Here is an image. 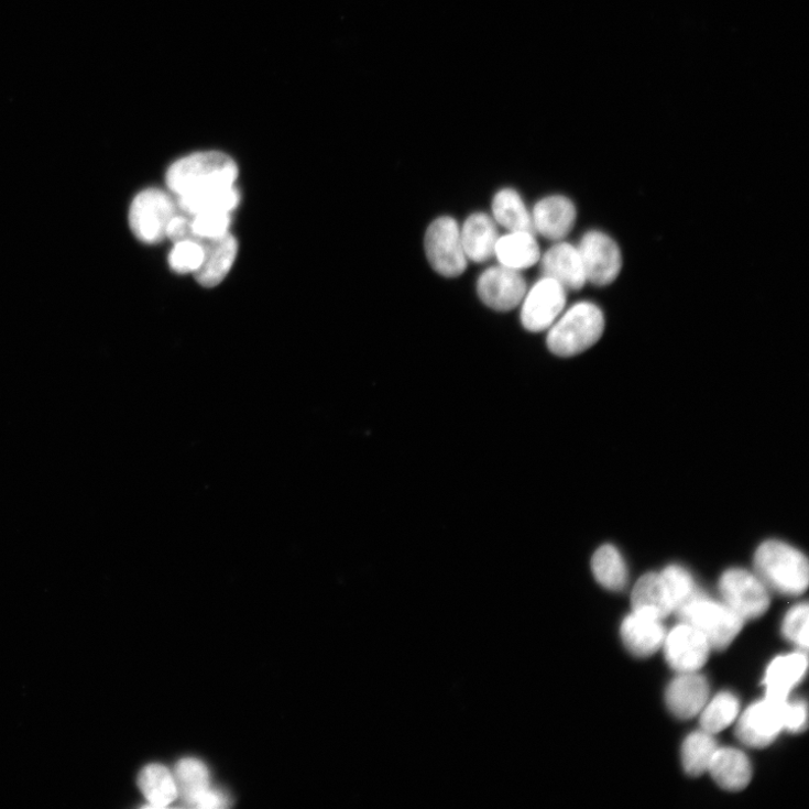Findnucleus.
Masks as SVG:
<instances>
[{
	"label": "nucleus",
	"instance_id": "4be33fe9",
	"mask_svg": "<svg viewBox=\"0 0 809 809\" xmlns=\"http://www.w3.org/2000/svg\"><path fill=\"white\" fill-rule=\"evenodd\" d=\"M709 772L717 784L729 791L744 789L752 778V768L746 755L731 747L718 748Z\"/></svg>",
	"mask_w": 809,
	"mask_h": 809
},
{
	"label": "nucleus",
	"instance_id": "72a5a7b5",
	"mask_svg": "<svg viewBox=\"0 0 809 809\" xmlns=\"http://www.w3.org/2000/svg\"><path fill=\"white\" fill-rule=\"evenodd\" d=\"M807 728V707L802 701L785 706V729L790 732H801Z\"/></svg>",
	"mask_w": 809,
	"mask_h": 809
},
{
	"label": "nucleus",
	"instance_id": "f03ea898",
	"mask_svg": "<svg viewBox=\"0 0 809 809\" xmlns=\"http://www.w3.org/2000/svg\"><path fill=\"white\" fill-rule=\"evenodd\" d=\"M604 330L605 316L602 309L595 304L581 302L553 324L547 345L558 357H575L597 345Z\"/></svg>",
	"mask_w": 809,
	"mask_h": 809
},
{
	"label": "nucleus",
	"instance_id": "6e6552de",
	"mask_svg": "<svg viewBox=\"0 0 809 809\" xmlns=\"http://www.w3.org/2000/svg\"><path fill=\"white\" fill-rule=\"evenodd\" d=\"M587 282L608 286L619 277L623 259L617 243L600 231L586 233L578 247Z\"/></svg>",
	"mask_w": 809,
	"mask_h": 809
},
{
	"label": "nucleus",
	"instance_id": "412c9836",
	"mask_svg": "<svg viewBox=\"0 0 809 809\" xmlns=\"http://www.w3.org/2000/svg\"><path fill=\"white\" fill-rule=\"evenodd\" d=\"M633 612L656 620L666 619L674 612L671 601L660 573H646L632 591Z\"/></svg>",
	"mask_w": 809,
	"mask_h": 809
},
{
	"label": "nucleus",
	"instance_id": "20e7f679",
	"mask_svg": "<svg viewBox=\"0 0 809 809\" xmlns=\"http://www.w3.org/2000/svg\"><path fill=\"white\" fill-rule=\"evenodd\" d=\"M680 619L704 635L711 649H726L743 627L744 620L725 604H719L700 593L678 613Z\"/></svg>",
	"mask_w": 809,
	"mask_h": 809
},
{
	"label": "nucleus",
	"instance_id": "6ab92c4d",
	"mask_svg": "<svg viewBox=\"0 0 809 809\" xmlns=\"http://www.w3.org/2000/svg\"><path fill=\"white\" fill-rule=\"evenodd\" d=\"M460 236L467 259L482 263L495 255L500 237L489 215L483 212L470 215L460 230Z\"/></svg>",
	"mask_w": 809,
	"mask_h": 809
},
{
	"label": "nucleus",
	"instance_id": "f257e3e1",
	"mask_svg": "<svg viewBox=\"0 0 809 809\" xmlns=\"http://www.w3.org/2000/svg\"><path fill=\"white\" fill-rule=\"evenodd\" d=\"M239 176L236 161L221 152H200L175 162L166 176L168 188L178 197L218 187L234 186Z\"/></svg>",
	"mask_w": 809,
	"mask_h": 809
},
{
	"label": "nucleus",
	"instance_id": "f8f14e48",
	"mask_svg": "<svg viewBox=\"0 0 809 809\" xmlns=\"http://www.w3.org/2000/svg\"><path fill=\"white\" fill-rule=\"evenodd\" d=\"M477 292L484 305L499 311H509L523 302L526 283L518 270L501 264L482 273Z\"/></svg>",
	"mask_w": 809,
	"mask_h": 809
},
{
	"label": "nucleus",
	"instance_id": "5701e85b",
	"mask_svg": "<svg viewBox=\"0 0 809 809\" xmlns=\"http://www.w3.org/2000/svg\"><path fill=\"white\" fill-rule=\"evenodd\" d=\"M240 201V192L236 186H228L178 197V207L190 216L208 212L231 214Z\"/></svg>",
	"mask_w": 809,
	"mask_h": 809
},
{
	"label": "nucleus",
	"instance_id": "0eeeda50",
	"mask_svg": "<svg viewBox=\"0 0 809 809\" xmlns=\"http://www.w3.org/2000/svg\"><path fill=\"white\" fill-rule=\"evenodd\" d=\"M720 590L725 605L745 620L763 616L769 609L770 599L763 580L743 569H730L720 580Z\"/></svg>",
	"mask_w": 809,
	"mask_h": 809
},
{
	"label": "nucleus",
	"instance_id": "393cba45",
	"mask_svg": "<svg viewBox=\"0 0 809 809\" xmlns=\"http://www.w3.org/2000/svg\"><path fill=\"white\" fill-rule=\"evenodd\" d=\"M138 785L150 802L145 807H166L178 798L174 774L162 765L153 764L144 767L139 775Z\"/></svg>",
	"mask_w": 809,
	"mask_h": 809
},
{
	"label": "nucleus",
	"instance_id": "cd10ccee",
	"mask_svg": "<svg viewBox=\"0 0 809 809\" xmlns=\"http://www.w3.org/2000/svg\"><path fill=\"white\" fill-rule=\"evenodd\" d=\"M591 570L597 580L610 590L619 591L626 586V565L614 546L605 545L593 555Z\"/></svg>",
	"mask_w": 809,
	"mask_h": 809
},
{
	"label": "nucleus",
	"instance_id": "f3484780",
	"mask_svg": "<svg viewBox=\"0 0 809 809\" xmlns=\"http://www.w3.org/2000/svg\"><path fill=\"white\" fill-rule=\"evenodd\" d=\"M621 634L627 651L638 658L655 655L666 638L662 621L634 612L623 621Z\"/></svg>",
	"mask_w": 809,
	"mask_h": 809
},
{
	"label": "nucleus",
	"instance_id": "2f4dec72",
	"mask_svg": "<svg viewBox=\"0 0 809 809\" xmlns=\"http://www.w3.org/2000/svg\"><path fill=\"white\" fill-rule=\"evenodd\" d=\"M230 226L231 214L229 212H208L193 216V220H190V240L219 239L229 233Z\"/></svg>",
	"mask_w": 809,
	"mask_h": 809
},
{
	"label": "nucleus",
	"instance_id": "9d476101",
	"mask_svg": "<svg viewBox=\"0 0 809 809\" xmlns=\"http://www.w3.org/2000/svg\"><path fill=\"white\" fill-rule=\"evenodd\" d=\"M178 797L190 808L216 809L230 805L227 794L210 786V775L204 763L195 758L182 759L174 774Z\"/></svg>",
	"mask_w": 809,
	"mask_h": 809
},
{
	"label": "nucleus",
	"instance_id": "473e14b6",
	"mask_svg": "<svg viewBox=\"0 0 809 809\" xmlns=\"http://www.w3.org/2000/svg\"><path fill=\"white\" fill-rule=\"evenodd\" d=\"M808 605L801 604L792 608L785 617L783 632L784 635L801 647H808Z\"/></svg>",
	"mask_w": 809,
	"mask_h": 809
},
{
	"label": "nucleus",
	"instance_id": "c85d7f7f",
	"mask_svg": "<svg viewBox=\"0 0 809 809\" xmlns=\"http://www.w3.org/2000/svg\"><path fill=\"white\" fill-rule=\"evenodd\" d=\"M700 717V726L710 734H717L730 726L737 718L740 701L731 692L724 691L715 696L704 707Z\"/></svg>",
	"mask_w": 809,
	"mask_h": 809
},
{
	"label": "nucleus",
	"instance_id": "4468645a",
	"mask_svg": "<svg viewBox=\"0 0 809 809\" xmlns=\"http://www.w3.org/2000/svg\"><path fill=\"white\" fill-rule=\"evenodd\" d=\"M709 697L710 686L703 676L695 673L680 674L667 688L666 703L676 718L689 720L704 709Z\"/></svg>",
	"mask_w": 809,
	"mask_h": 809
},
{
	"label": "nucleus",
	"instance_id": "39448f33",
	"mask_svg": "<svg viewBox=\"0 0 809 809\" xmlns=\"http://www.w3.org/2000/svg\"><path fill=\"white\" fill-rule=\"evenodd\" d=\"M177 208L172 197L160 189L141 192L132 201L129 211L130 228L138 240L156 244L167 238V229Z\"/></svg>",
	"mask_w": 809,
	"mask_h": 809
},
{
	"label": "nucleus",
	"instance_id": "b1692460",
	"mask_svg": "<svg viewBox=\"0 0 809 809\" xmlns=\"http://www.w3.org/2000/svg\"><path fill=\"white\" fill-rule=\"evenodd\" d=\"M495 255L500 263L511 269L523 270L534 265L542 256L534 234L511 232L499 239Z\"/></svg>",
	"mask_w": 809,
	"mask_h": 809
},
{
	"label": "nucleus",
	"instance_id": "a211bd4d",
	"mask_svg": "<svg viewBox=\"0 0 809 809\" xmlns=\"http://www.w3.org/2000/svg\"><path fill=\"white\" fill-rule=\"evenodd\" d=\"M545 277L558 282L567 291H579L587 283L578 248L569 243L554 245L543 259Z\"/></svg>",
	"mask_w": 809,
	"mask_h": 809
},
{
	"label": "nucleus",
	"instance_id": "1a4fd4ad",
	"mask_svg": "<svg viewBox=\"0 0 809 809\" xmlns=\"http://www.w3.org/2000/svg\"><path fill=\"white\" fill-rule=\"evenodd\" d=\"M521 320L533 334L549 330L562 313L567 302V289L558 282L545 277L538 281L523 299Z\"/></svg>",
	"mask_w": 809,
	"mask_h": 809
},
{
	"label": "nucleus",
	"instance_id": "aec40b11",
	"mask_svg": "<svg viewBox=\"0 0 809 809\" xmlns=\"http://www.w3.org/2000/svg\"><path fill=\"white\" fill-rule=\"evenodd\" d=\"M808 660L806 655L790 654L776 658L768 667L765 678L766 697L769 700L783 703L790 690L798 685L806 675Z\"/></svg>",
	"mask_w": 809,
	"mask_h": 809
},
{
	"label": "nucleus",
	"instance_id": "7c9ffc66",
	"mask_svg": "<svg viewBox=\"0 0 809 809\" xmlns=\"http://www.w3.org/2000/svg\"><path fill=\"white\" fill-rule=\"evenodd\" d=\"M204 256L205 249L200 240H183L175 243L170 254V264L177 274H195L203 264Z\"/></svg>",
	"mask_w": 809,
	"mask_h": 809
},
{
	"label": "nucleus",
	"instance_id": "f704fd0d",
	"mask_svg": "<svg viewBox=\"0 0 809 809\" xmlns=\"http://www.w3.org/2000/svg\"><path fill=\"white\" fill-rule=\"evenodd\" d=\"M167 238L179 242L192 239L190 220L186 216L175 215L167 229Z\"/></svg>",
	"mask_w": 809,
	"mask_h": 809
},
{
	"label": "nucleus",
	"instance_id": "9b49d317",
	"mask_svg": "<svg viewBox=\"0 0 809 809\" xmlns=\"http://www.w3.org/2000/svg\"><path fill=\"white\" fill-rule=\"evenodd\" d=\"M786 701L778 703L767 698L751 706L740 718L736 736L751 747L770 745L785 729Z\"/></svg>",
	"mask_w": 809,
	"mask_h": 809
},
{
	"label": "nucleus",
	"instance_id": "a878e982",
	"mask_svg": "<svg viewBox=\"0 0 809 809\" xmlns=\"http://www.w3.org/2000/svg\"><path fill=\"white\" fill-rule=\"evenodd\" d=\"M494 218L511 232L535 233L532 215L521 196L513 189H503L493 200Z\"/></svg>",
	"mask_w": 809,
	"mask_h": 809
},
{
	"label": "nucleus",
	"instance_id": "dca6fc26",
	"mask_svg": "<svg viewBox=\"0 0 809 809\" xmlns=\"http://www.w3.org/2000/svg\"><path fill=\"white\" fill-rule=\"evenodd\" d=\"M200 241L204 244L205 256L194 275L200 286L212 288L220 285L230 273L239 245L230 232L219 239Z\"/></svg>",
	"mask_w": 809,
	"mask_h": 809
},
{
	"label": "nucleus",
	"instance_id": "c756f323",
	"mask_svg": "<svg viewBox=\"0 0 809 809\" xmlns=\"http://www.w3.org/2000/svg\"><path fill=\"white\" fill-rule=\"evenodd\" d=\"M660 576L667 589L673 609L677 613L687 608L701 593L696 588L690 573L679 566L674 565L667 567Z\"/></svg>",
	"mask_w": 809,
	"mask_h": 809
},
{
	"label": "nucleus",
	"instance_id": "423d86ee",
	"mask_svg": "<svg viewBox=\"0 0 809 809\" xmlns=\"http://www.w3.org/2000/svg\"><path fill=\"white\" fill-rule=\"evenodd\" d=\"M424 247L431 267L444 277L456 278L464 273L467 256L456 220L445 216L431 223L425 234Z\"/></svg>",
	"mask_w": 809,
	"mask_h": 809
},
{
	"label": "nucleus",
	"instance_id": "2eb2a0df",
	"mask_svg": "<svg viewBox=\"0 0 809 809\" xmlns=\"http://www.w3.org/2000/svg\"><path fill=\"white\" fill-rule=\"evenodd\" d=\"M577 219L573 203L564 196H550L539 200L533 209L535 232L548 240L559 241L572 230Z\"/></svg>",
	"mask_w": 809,
	"mask_h": 809
},
{
	"label": "nucleus",
	"instance_id": "ddd939ff",
	"mask_svg": "<svg viewBox=\"0 0 809 809\" xmlns=\"http://www.w3.org/2000/svg\"><path fill=\"white\" fill-rule=\"evenodd\" d=\"M666 659L679 674L696 673L708 663L711 646L703 634L684 623L665 638Z\"/></svg>",
	"mask_w": 809,
	"mask_h": 809
},
{
	"label": "nucleus",
	"instance_id": "bb28decb",
	"mask_svg": "<svg viewBox=\"0 0 809 809\" xmlns=\"http://www.w3.org/2000/svg\"><path fill=\"white\" fill-rule=\"evenodd\" d=\"M718 744L712 734L695 732L684 742L681 761L685 772L691 777H699L709 772Z\"/></svg>",
	"mask_w": 809,
	"mask_h": 809
},
{
	"label": "nucleus",
	"instance_id": "7ed1b4c3",
	"mask_svg": "<svg viewBox=\"0 0 809 809\" xmlns=\"http://www.w3.org/2000/svg\"><path fill=\"white\" fill-rule=\"evenodd\" d=\"M755 570L764 583L784 595H801L808 587L807 558L791 546L770 539L754 556Z\"/></svg>",
	"mask_w": 809,
	"mask_h": 809
}]
</instances>
